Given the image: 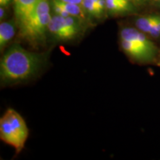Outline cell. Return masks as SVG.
Wrapping results in <instances>:
<instances>
[{
    "mask_svg": "<svg viewBox=\"0 0 160 160\" xmlns=\"http://www.w3.org/2000/svg\"><path fill=\"white\" fill-rule=\"evenodd\" d=\"M95 2V3L97 4L100 11H102V13H104V11L106 10V1L105 0H93Z\"/></svg>",
    "mask_w": 160,
    "mask_h": 160,
    "instance_id": "obj_13",
    "label": "cell"
},
{
    "mask_svg": "<svg viewBox=\"0 0 160 160\" xmlns=\"http://www.w3.org/2000/svg\"><path fill=\"white\" fill-rule=\"evenodd\" d=\"M106 10L112 14H119L132 11L133 6L128 0H105Z\"/></svg>",
    "mask_w": 160,
    "mask_h": 160,
    "instance_id": "obj_9",
    "label": "cell"
},
{
    "mask_svg": "<svg viewBox=\"0 0 160 160\" xmlns=\"http://www.w3.org/2000/svg\"><path fill=\"white\" fill-rule=\"evenodd\" d=\"M16 33V26L13 22H2L0 24V50L5 48L11 41Z\"/></svg>",
    "mask_w": 160,
    "mask_h": 160,
    "instance_id": "obj_8",
    "label": "cell"
},
{
    "mask_svg": "<svg viewBox=\"0 0 160 160\" xmlns=\"http://www.w3.org/2000/svg\"><path fill=\"white\" fill-rule=\"evenodd\" d=\"M120 39L131 41L137 44L154 57L157 53V47L147 37L144 32L133 28H125L120 32Z\"/></svg>",
    "mask_w": 160,
    "mask_h": 160,
    "instance_id": "obj_4",
    "label": "cell"
},
{
    "mask_svg": "<svg viewBox=\"0 0 160 160\" xmlns=\"http://www.w3.org/2000/svg\"><path fill=\"white\" fill-rule=\"evenodd\" d=\"M120 45L126 54L133 59L138 61H150L154 58L142 48L128 40L121 39Z\"/></svg>",
    "mask_w": 160,
    "mask_h": 160,
    "instance_id": "obj_7",
    "label": "cell"
},
{
    "mask_svg": "<svg viewBox=\"0 0 160 160\" xmlns=\"http://www.w3.org/2000/svg\"><path fill=\"white\" fill-rule=\"evenodd\" d=\"M156 16L157 15H150L138 18L136 21V25L138 29L144 33H149L154 25Z\"/></svg>",
    "mask_w": 160,
    "mask_h": 160,
    "instance_id": "obj_11",
    "label": "cell"
},
{
    "mask_svg": "<svg viewBox=\"0 0 160 160\" xmlns=\"http://www.w3.org/2000/svg\"><path fill=\"white\" fill-rule=\"evenodd\" d=\"M39 2V0H13L15 17L19 26L28 19Z\"/></svg>",
    "mask_w": 160,
    "mask_h": 160,
    "instance_id": "obj_6",
    "label": "cell"
},
{
    "mask_svg": "<svg viewBox=\"0 0 160 160\" xmlns=\"http://www.w3.org/2000/svg\"><path fill=\"white\" fill-rule=\"evenodd\" d=\"M55 1L67 11L69 16L77 18L78 19H85V10H84L82 5L74 3L65 2L61 1V0H55Z\"/></svg>",
    "mask_w": 160,
    "mask_h": 160,
    "instance_id": "obj_10",
    "label": "cell"
},
{
    "mask_svg": "<svg viewBox=\"0 0 160 160\" xmlns=\"http://www.w3.org/2000/svg\"><path fill=\"white\" fill-rule=\"evenodd\" d=\"M5 17V7H2L0 8V19L2 20Z\"/></svg>",
    "mask_w": 160,
    "mask_h": 160,
    "instance_id": "obj_16",
    "label": "cell"
},
{
    "mask_svg": "<svg viewBox=\"0 0 160 160\" xmlns=\"http://www.w3.org/2000/svg\"><path fill=\"white\" fill-rule=\"evenodd\" d=\"M52 16L48 0H39L32 14L20 27V33L33 45H39L45 39Z\"/></svg>",
    "mask_w": 160,
    "mask_h": 160,
    "instance_id": "obj_2",
    "label": "cell"
},
{
    "mask_svg": "<svg viewBox=\"0 0 160 160\" xmlns=\"http://www.w3.org/2000/svg\"><path fill=\"white\" fill-rule=\"evenodd\" d=\"M156 1H157V2H160V0H156Z\"/></svg>",
    "mask_w": 160,
    "mask_h": 160,
    "instance_id": "obj_19",
    "label": "cell"
},
{
    "mask_svg": "<svg viewBox=\"0 0 160 160\" xmlns=\"http://www.w3.org/2000/svg\"><path fill=\"white\" fill-rule=\"evenodd\" d=\"M82 5L85 11L93 17H100L103 14L93 0H83Z\"/></svg>",
    "mask_w": 160,
    "mask_h": 160,
    "instance_id": "obj_12",
    "label": "cell"
},
{
    "mask_svg": "<svg viewBox=\"0 0 160 160\" xmlns=\"http://www.w3.org/2000/svg\"><path fill=\"white\" fill-rule=\"evenodd\" d=\"M61 1L65 2L78 4V5H82V3L83 0H61Z\"/></svg>",
    "mask_w": 160,
    "mask_h": 160,
    "instance_id": "obj_14",
    "label": "cell"
},
{
    "mask_svg": "<svg viewBox=\"0 0 160 160\" xmlns=\"http://www.w3.org/2000/svg\"><path fill=\"white\" fill-rule=\"evenodd\" d=\"M128 1L131 2L133 4H139L141 2H142L143 0H128Z\"/></svg>",
    "mask_w": 160,
    "mask_h": 160,
    "instance_id": "obj_18",
    "label": "cell"
},
{
    "mask_svg": "<svg viewBox=\"0 0 160 160\" xmlns=\"http://www.w3.org/2000/svg\"><path fill=\"white\" fill-rule=\"evenodd\" d=\"M28 137V128L22 116L9 108L0 119V138L14 148L17 153L22 151Z\"/></svg>",
    "mask_w": 160,
    "mask_h": 160,
    "instance_id": "obj_3",
    "label": "cell"
},
{
    "mask_svg": "<svg viewBox=\"0 0 160 160\" xmlns=\"http://www.w3.org/2000/svg\"><path fill=\"white\" fill-rule=\"evenodd\" d=\"M156 22H157L158 27L160 30V15H157V18H156Z\"/></svg>",
    "mask_w": 160,
    "mask_h": 160,
    "instance_id": "obj_17",
    "label": "cell"
},
{
    "mask_svg": "<svg viewBox=\"0 0 160 160\" xmlns=\"http://www.w3.org/2000/svg\"><path fill=\"white\" fill-rule=\"evenodd\" d=\"M48 31L56 39L62 41H68L75 38L66 25L65 17L57 14L51 17L48 25Z\"/></svg>",
    "mask_w": 160,
    "mask_h": 160,
    "instance_id": "obj_5",
    "label": "cell"
},
{
    "mask_svg": "<svg viewBox=\"0 0 160 160\" xmlns=\"http://www.w3.org/2000/svg\"><path fill=\"white\" fill-rule=\"evenodd\" d=\"M43 54L28 51L17 44L12 45L2 57L0 77L3 82H17L37 74L43 65Z\"/></svg>",
    "mask_w": 160,
    "mask_h": 160,
    "instance_id": "obj_1",
    "label": "cell"
},
{
    "mask_svg": "<svg viewBox=\"0 0 160 160\" xmlns=\"http://www.w3.org/2000/svg\"><path fill=\"white\" fill-rule=\"evenodd\" d=\"M11 0H0V5L2 7H5V6L8 5Z\"/></svg>",
    "mask_w": 160,
    "mask_h": 160,
    "instance_id": "obj_15",
    "label": "cell"
}]
</instances>
